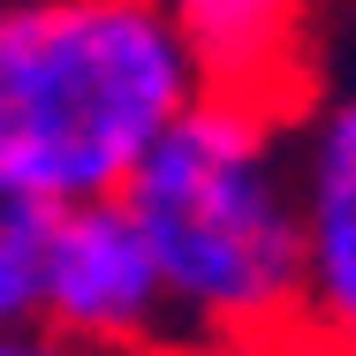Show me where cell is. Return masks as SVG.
<instances>
[{
    "instance_id": "obj_1",
    "label": "cell",
    "mask_w": 356,
    "mask_h": 356,
    "mask_svg": "<svg viewBox=\"0 0 356 356\" xmlns=\"http://www.w3.org/2000/svg\"><path fill=\"white\" fill-rule=\"evenodd\" d=\"M175 303V349L220 356L303 326L296 114L205 99L122 190Z\"/></svg>"
},
{
    "instance_id": "obj_2",
    "label": "cell",
    "mask_w": 356,
    "mask_h": 356,
    "mask_svg": "<svg viewBox=\"0 0 356 356\" xmlns=\"http://www.w3.org/2000/svg\"><path fill=\"white\" fill-rule=\"evenodd\" d=\"M205 106L167 0H15L0 15V167L54 213L122 197Z\"/></svg>"
},
{
    "instance_id": "obj_3",
    "label": "cell",
    "mask_w": 356,
    "mask_h": 356,
    "mask_svg": "<svg viewBox=\"0 0 356 356\" xmlns=\"http://www.w3.org/2000/svg\"><path fill=\"white\" fill-rule=\"evenodd\" d=\"M38 326H54L61 341L99 349V356H182L159 258H152V243L122 197L54 213Z\"/></svg>"
},
{
    "instance_id": "obj_4",
    "label": "cell",
    "mask_w": 356,
    "mask_h": 356,
    "mask_svg": "<svg viewBox=\"0 0 356 356\" xmlns=\"http://www.w3.org/2000/svg\"><path fill=\"white\" fill-rule=\"evenodd\" d=\"M296 190H303V326L356 356V83L303 106Z\"/></svg>"
},
{
    "instance_id": "obj_5",
    "label": "cell",
    "mask_w": 356,
    "mask_h": 356,
    "mask_svg": "<svg viewBox=\"0 0 356 356\" xmlns=\"http://www.w3.org/2000/svg\"><path fill=\"white\" fill-rule=\"evenodd\" d=\"M205 99L296 114L311 106V0H167Z\"/></svg>"
},
{
    "instance_id": "obj_6",
    "label": "cell",
    "mask_w": 356,
    "mask_h": 356,
    "mask_svg": "<svg viewBox=\"0 0 356 356\" xmlns=\"http://www.w3.org/2000/svg\"><path fill=\"white\" fill-rule=\"evenodd\" d=\"M46 243H54V205L0 167V326H31L38 318Z\"/></svg>"
},
{
    "instance_id": "obj_7",
    "label": "cell",
    "mask_w": 356,
    "mask_h": 356,
    "mask_svg": "<svg viewBox=\"0 0 356 356\" xmlns=\"http://www.w3.org/2000/svg\"><path fill=\"white\" fill-rule=\"evenodd\" d=\"M220 356H349L341 341H326L318 326H281L266 341H243V349H220Z\"/></svg>"
},
{
    "instance_id": "obj_8",
    "label": "cell",
    "mask_w": 356,
    "mask_h": 356,
    "mask_svg": "<svg viewBox=\"0 0 356 356\" xmlns=\"http://www.w3.org/2000/svg\"><path fill=\"white\" fill-rule=\"evenodd\" d=\"M0 356H99V349H76V341H61L54 326H0Z\"/></svg>"
},
{
    "instance_id": "obj_9",
    "label": "cell",
    "mask_w": 356,
    "mask_h": 356,
    "mask_svg": "<svg viewBox=\"0 0 356 356\" xmlns=\"http://www.w3.org/2000/svg\"><path fill=\"white\" fill-rule=\"evenodd\" d=\"M8 8H15V0H0V15H8Z\"/></svg>"
}]
</instances>
